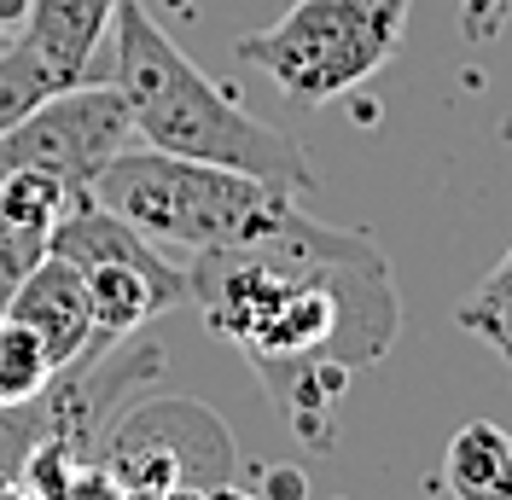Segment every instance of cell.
<instances>
[{
    "label": "cell",
    "instance_id": "1",
    "mask_svg": "<svg viewBox=\"0 0 512 500\" xmlns=\"http://www.w3.org/2000/svg\"><path fill=\"white\" fill-rule=\"evenodd\" d=\"M187 285L204 326L256 367L291 431L332 454L350 373L379 367L402 332L390 256L291 204L245 245L187 256Z\"/></svg>",
    "mask_w": 512,
    "mask_h": 500
},
{
    "label": "cell",
    "instance_id": "2",
    "mask_svg": "<svg viewBox=\"0 0 512 500\" xmlns=\"http://www.w3.org/2000/svg\"><path fill=\"white\" fill-rule=\"evenodd\" d=\"M111 82L128 99L140 146L227 163V169L256 175L291 198L320 187L309 152L286 128L251 117L216 76H204L146 12V0H117V12H111Z\"/></svg>",
    "mask_w": 512,
    "mask_h": 500
},
{
    "label": "cell",
    "instance_id": "3",
    "mask_svg": "<svg viewBox=\"0 0 512 500\" xmlns=\"http://www.w3.org/2000/svg\"><path fill=\"white\" fill-rule=\"evenodd\" d=\"M94 198L105 210L128 216L140 233H152L163 250H181V256L245 245L297 204L291 192L268 187L256 175H239L227 163H204V157L158 152V146L117 152L99 169Z\"/></svg>",
    "mask_w": 512,
    "mask_h": 500
},
{
    "label": "cell",
    "instance_id": "4",
    "mask_svg": "<svg viewBox=\"0 0 512 500\" xmlns=\"http://www.w3.org/2000/svg\"><path fill=\"white\" fill-rule=\"evenodd\" d=\"M414 0H291L268 30L239 35V64H256L297 105H332L396 59Z\"/></svg>",
    "mask_w": 512,
    "mask_h": 500
},
{
    "label": "cell",
    "instance_id": "5",
    "mask_svg": "<svg viewBox=\"0 0 512 500\" xmlns=\"http://www.w3.org/2000/svg\"><path fill=\"white\" fill-rule=\"evenodd\" d=\"M134 140V117L117 82H70L47 94L24 123L0 134V175L6 169H47L76 198H88L99 169Z\"/></svg>",
    "mask_w": 512,
    "mask_h": 500
},
{
    "label": "cell",
    "instance_id": "6",
    "mask_svg": "<svg viewBox=\"0 0 512 500\" xmlns=\"http://www.w3.org/2000/svg\"><path fill=\"white\" fill-rule=\"evenodd\" d=\"M6 314L24 320L35 338H41L47 361H53L59 373L76 367V361H88V355H99V349H111L105 338H99L94 303H88V285H82V274H76V262H64V256H53V250L24 274V285L12 291Z\"/></svg>",
    "mask_w": 512,
    "mask_h": 500
},
{
    "label": "cell",
    "instance_id": "7",
    "mask_svg": "<svg viewBox=\"0 0 512 500\" xmlns=\"http://www.w3.org/2000/svg\"><path fill=\"white\" fill-rule=\"evenodd\" d=\"M111 12H117V0H30L18 41L47 64V76L59 88H70V82H88L99 41L111 30Z\"/></svg>",
    "mask_w": 512,
    "mask_h": 500
},
{
    "label": "cell",
    "instance_id": "8",
    "mask_svg": "<svg viewBox=\"0 0 512 500\" xmlns=\"http://www.w3.org/2000/svg\"><path fill=\"white\" fill-rule=\"evenodd\" d=\"M443 489L454 500H512V431L472 419L443 448Z\"/></svg>",
    "mask_w": 512,
    "mask_h": 500
},
{
    "label": "cell",
    "instance_id": "9",
    "mask_svg": "<svg viewBox=\"0 0 512 500\" xmlns=\"http://www.w3.org/2000/svg\"><path fill=\"white\" fill-rule=\"evenodd\" d=\"M454 326H460V332H472V338H483V344L507 361V373H512V250L489 268V274H483L478 291L454 309Z\"/></svg>",
    "mask_w": 512,
    "mask_h": 500
},
{
    "label": "cell",
    "instance_id": "10",
    "mask_svg": "<svg viewBox=\"0 0 512 500\" xmlns=\"http://www.w3.org/2000/svg\"><path fill=\"white\" fill-rule=\"evenodd\" d=\"M53 361H47V349L35 338L24 320H12V314L0 309V407H18L41 396L47 384H53Z\"/></svg>",
    "mask_w": 512,
    "mask_h": 500
},
{
    "label": "cell",
    "instance_id": "11",
    "mask_svg": "<svg viewBox=\"0 0 512 500\" xmlns=\"http://www.w3.org/2000/svg\"><path fill=\"white\" fill-rule=\"evenodd\" d=\"M76 204V192L64 187L59 175L47 169H6L0 175V216L18 221V227H35V233H53V221Z\"/></svg>",
    "mask_w": 512,
    "mask_h": 500
},
{
    "label": "cell",
    "instance_id": "12",
    "mask_svg": "<svg viewBox=\"0 0 512 500\" xmlns=\"http://www.w3.org/2000/svg\"><path fill=\"white\" fill-rule=\"evenodd\" d=\"M47 94H59V82H53V76H47V64H41L30 47L12 35V47L0 53V134H6L12 123H24Z\"/></svg>",
    "mask_w": 512,
    "mask_h": 500
},
{
    "label": "cell",
    "instance_id": "13",
    "mask_svg": "<svg viewBox=\"0 0 512 500\" xmlns=\"http://www.w3.org/2000/svg\"><path fill=\"white\" fill-rule=\"evenodd\" d=\"M41 256H47V233L18 227V221L0 216V309L12 303V291L24 285V274H30Z\"/></svg>",
    "mask_w": 512,
    "mask_h": 500
},
{
    "label": "cell",
    "instance_id": "14",
    "mask_svg": "<svg viewBox=\"0 0 512 500\" xmlns=\"http://www.w3.org/2000/svg\"><path fill=\"white\" fill-rule=\"evenodd\" d=\"M507 24V0H460V35L466 41H489Z\"/></svg>",
    "mask_w": 512,
    "mask_h": 500
},
{
    "label": "cell",
    "instance_id": "15",
    "mask_svg": "<svg viewBox=\"0 0 512 500\" xmlns=\"http://www.w3.org/2000/svg\"><path fill=\"white\" fill-rule=\"evenodd\" d=\"M0 500H35V495H30V483H24L18 471H0Z\"/></svg>",
    "mask_w": 512,
    "mask_h": 500
},
{
    "label": "cell",
    "instance_id": "16",
    "mask_svg": "<svg viewBox=\"0 0 512 500\" xmlns=\"http://www.w3.org/2000/svg\"><path fill=\"white\" fill-rule=\"evenodd\" d=\"M6 47H12V30H6V18H0V53H6Z\"/></svg>",
    "mask_w": 512,
    "mask_h": 500
},
{
    "label": "cell",
    "instance_id": "17",
    "mask_svg": "<svg viewBox=\"0 0 512 500\" xmlns=\"http://www.w3.org/2000/svg\"><path fill=\"white\" fill-rule=\"evenodd\" d=\"M501 146H512V117H507V123H501Z\"/></svg>",
    "mask_w": 512,
    "mask_h": 500
}]
</instances>
